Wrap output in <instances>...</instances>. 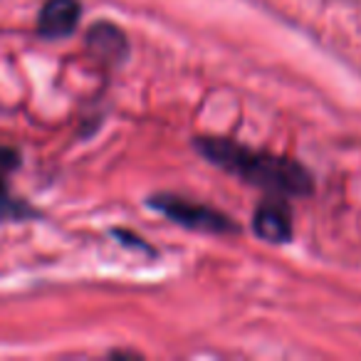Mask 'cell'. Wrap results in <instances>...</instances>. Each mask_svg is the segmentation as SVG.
I'll return each mask as SVG.
<instances>
[{"mask_svg":"<svg viewBox=\"0 0 361 361\" xmlns=\"http://www.w3.org/2000/svg\"><path fill=\"white\" fill-rule=\"evenodd\" d=\"M80 0H47L37 18V30L45 37H67L80 23Z\"/></svg>","mask_w":361,"mask_h":361,"instance_id":"3957f363","label":"cell"},{"mask_svg":"<svg viewBox=\"0 0 361 361\" xmlns=\"http://www.w3.org/2000/svg\"><path fill=\"white\" fill-rule=\"evenodd\" d=\"M151 206L159 208L164 216H169L171 221L180 223V226L198 228V231H211V233L233 231V223L223 213L213 211V208L203 206V203H191L176 196H156L151 201Z\"/></svg>","mask_w":361,"mask_h":361,"instance_id":"7a4b0ae2","label":"cell"},{"mask_svg":"<svg viewBox=\"0 0 361 361\" xmlns=\"http://www.w3.org/2000/svg\"><path fill=\"white\" fill-rule=\"evenodd\" d=\"M87 42H90V47L102 60L119 62L121 57L126 55V37L121 35L119 27H114L111 23H102V25L92 27Z\"/></svg>","mask_w":361,"mask_h":361,"instance_id":"5b68a950","label":"cell"},{"mask_svg":"<svg viewBox=\"0 0 361 361\" xmlns=\"http://www.w3.org/2000/svg\"><path fill=\"white\" fill-rule=\"evenodd\" d=\"M16 213H18V208L13 206L8 198H0V218H3V216H16Z\"/></svg>","mask_w":361,"mask_h":361,"instance_id":"52a82bcc","label":"cell"},{"mask_svg":"<svg viewBox=\"0 0 361 361\" xmlns=\"http://www.w3.org/2000/svg\"><path fill=\"white\" fill-rule=\"evenodd\" d=\"M255 231L260 238L270 243H285L292 235L290 226V213L277 203H265L260 211L255 213Z\"/></svg>","mask_w":361,"mask_h":361,"instance_id":"277c9868","label":"cell"},{"mask_svg":"<svg viewBox=\"0 0 361 361\" xmlns=\"http://www.w3.org/2000/svg\"><path fill=\"white\" fill-rule=\"evenodd\" d=\"M16 161H18V156L13 154L11 149H3V146H0V171L13 169V166H16Z\"/></svg>","mask_w":361,"mask_h":361,"instance_id":"8992f818","label":"cell"},{"mask_svg":"<svg viewBox=\"0 0 361 361\" xmlns=\"http://www.w3.org/2000/svg\"><path fill=\"white\" fill-rule=\"evenodd\" d=\"M201 151L213 164L223 166L231 173L250 180L255 186L270 188L277 193H290V196H300V193L310 191V176L305 173L302 166L287 159H277V156L260 154V151H250L245 146L216 139L201 141Z\"/></svg>","mask_w":361,"mask_h":361,"instance_id":"6da1fadb","label":"cell"}]
</instances>
